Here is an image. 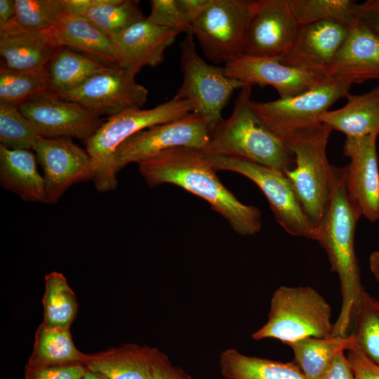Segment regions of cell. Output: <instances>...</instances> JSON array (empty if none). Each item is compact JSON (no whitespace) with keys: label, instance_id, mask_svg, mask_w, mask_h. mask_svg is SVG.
<instances>
[{"label":"cell","instance_id":"1","mask_svg":"<svg viewBox=\"0 0 379 379\" xmlns=\"http://www.w3.org/2000/svg\"><path fill=\"white\" fill-rule=\"evenodd\" d=\"M150 187L173 184L201 197L242 236L258 234L262 227L258 208L241 202L220 182L204 150L175 147L138 164Z\"/></svg>","mask_w":379,"mask_h":379},{"label":"cell","instance_id":"2","mask_svg":"<svg viewBox=\"0 0 379 379\" xmlns=\"http://www.w3.org/2000/svg\"><path fill=\"white\" fill-rule=\"evenodd\" d=\"M347 168L334 166V181L328 206L317 227V242L327 253L331 271L339 278L341 308L333 335L345 336L353 324L364 289L354 250V235L361 215L345 187Z\"/></svg>","mask_w":379,"mask_h":379},{"label":"cell","instance_id":"3","mask_svg":"<svg viewBox=\"0 0 379 379\" xmlns=\"http://www.w3.org/2000/svg\"><path fill=\"white\" fill-rule=\"evenodd\" d=\"M252 87L240 89L233 111L212 130L206 152L239 157L283 173L294 168L286 143L259 121L251 107Z\"/></svg>","mask_w":379,"mask_h":379},{"label":"cell","instance_id":"4","mask_svg":"<svg viewBox=\"0 0 379 379\" xmlns=\"http://www.w3.org/2000/svg\"><path fill=\"white\" fill-rule=\"evenodd\" d=\"M332 131L321 122L284 140L295 157L294 168L284 173L303 211L317 228L326 213L333 186L334 166L326 154Z\"/></svg>","mask_w":379,"mask_h":379},{"label":"cell","instance_id":"5","mask_svg":"<svg viewBox=\"0 0 379 379\" xmlns=\"http://www.w3.org/2000/svg\"><path fill=\"white\" fill-rule=\"evenodd\" d=\"M192 111L188 101L173 97L151 109L135 108L109 117L84 142L94 168L93 181L97 190L107 192L117 188L114 155L123 142L142 130L178 119Z\"/></svg>","mask_w":379,"mask_h":379},{"label":"cell","instance_id":"6","mask_svg":"<svg viewBox=\"0 0 379 379\" xmlns=\"http://www.w3.org/2000/svg\"><path fill=\"white\" fill-rule=\"evenodd\" d=\"M333 328L331 307L317 291L308 286H281L272 296L267 322L251 338L288 345L306 338L331 337Z\"/></svg>","mask_w":379,"mask_h":379},{"label":"cell","instance_id":"7","mask_svg":"<svg viewBox=\"0 0 379 379\" xmlns=\"http://www.w3.org/2000/svg\"><path fill=\"white\" fill-rule=\"evenodd\" d=\"M182 83L174 97L188 101L192 112L202 117L211 130L223 119L222 112L242 82L227 76L224 68L207 63L198 54L193 34L180 44Z\"/></svg>","mask_w":379,"mask_h":379},{"label":"cell","instance_id":"8","mask_svg":"<svg viewBox=\"0 0 379 379\" xmlns=\"http://www.w3.org/2000/svg\"><path fill=\"white\" fill-rule=\"evenodd\" d=\"M206 152L213 168L244 175L265 196L277 222L290 235L318 240V230L303 211L284 173L246 159Z\"/></svg>","mask_w":379,"mask_h":379},{"label":"cell","instance_id":"9","mask_svg":"<svg viewBox=\"0 0 379 379\" xmlns=\"http://www.w3.org/2000/svg\"><path fill=\"white\" fill-rule=\"evenodd\" d=\"M350 82L330 77L325 82L294 96L268 102H251L259 121L272 133L284 140L299 131L315 126L335 102L350 94Z\"/></svg>","mask_w":379,"mask_h":379},{"label":"cell","instance_id":"10","mask_svg":"<svg viewBox=\"0 0 379 379\" xmlns=\"http://www.w3.org/2000/svg\"><path fill=\"white\" fill-rule=\"evenodd\" d=\"M252 1L213 0L193 22L194 37L214 64L225 65L244 54Z\"/></svg>","mask_w":379,"mask_h":379},{"label":"cell","instance_id":"11","mask_svg":"<svg viewBox=\"0 0 379 379\" xmlns=\"http://www.w3.org/2000/svg\"><path fill=\"white\" fill-rule=\"evenodd\" d=\"M211 128L199 115L191 112L178 119L142 130L123 142L114 155L117 173L131 163L140 164L175 147L206 151Z\"/></svg>","mask_w":379,"mask_h":379},{"label":"cell","instance_id":"12","mask_svg":"<svg viewBox=\"0 0 379 379\" xmlns=\"http://www.w3.org/2000/svg\"><path fill=\"white\" fill-rule=\"evenodd\" d=\"M22 115L46 138H77L88 141L102 124L100 116L51 90L18 105Z\"/></svg>","mask_w":379,"mask_h":379},{"label":"cell","instance_id":"13","mask_svg":"<svg viewBox=\"0 0 379 379\" xmlns=\"http://www.w3.org/2000/svg\"><path fill=\"white\" fill-rule=\"evenodd\" d=\"M135 77L119 66H109L60 96L100 117H111L126 110L141 108L146 102L148 91L135 81Z\"/></svg>","mask_w":379,"mask_h":379},{"label":"cell","instance_id":"14","mask_svg":"<svg viewBox=\"0 0 379 379\" xmlns=\"http://www.w3.org/2000/svg\"><path fill=\"white\" fill-rule=\"evenodd\" d=\"M32 150L44 171L48 204L57 203L72 185L93 180L94 168L89 154L72 138L40 136Z\"/></svg>","mask_w":379,"mask_h":379},{"label":"cell","instance_id":"15","mask_svg":"<svg viewBox=\"0 0 379 379\" xmlns=\"http://www.w3.org/2000/svg\"><path fill=\"white\" fill-rule=\"evenodd\" d=\"M298 27L288 0L253 1L244 54L280 59L291 47Z\"/></svg>","mask_w":379,"mask_h":379},{"label":"cell","instance_id":"16","mask_svg":"<svg viewBox=\"0 0 379 379\" xmlns=\"http://www.w3.org/2000/svg\"><path fill=\"white\" fill-rule=\"evenodd\" d=\"M378 134L346 137L343 154L347 195L361 216L374 222L379 220V167L376 142Z\"/></svg>","mask_w":379,"mask_h":379},{"label":"cell","instance_id":"17","mask_svg":"<svg viewBox=\"0 0 379 379\" xmlns=\"http://www.w3.org/2000/svg\"><path fill=\"white\" fill-rule=\"evenodd\" d=\"M223 68L227 76L245 86L273 87L281 98L303 93L330 78L289 67L278 58L245 54L227 62Z\"/></svg>","mask_w":379,"mask_h":379},{"label":"cell","instance_id":"18","mask_svg":"<svg viewBox=\"0 0 379 379\" xmlns=\"http://www.w3.org/2000/svg\"><path fill=\"white\" fill-rule=\"evenodd\" d=\"M349 23L328 20L299 26L291 47L280 62L302 71L328 77L327 70L348 36Z\"/></svg>","mask_w":379,"mask_h":379},{"label":"cell","instance_id":"19","mask_svg":"<svg viewBox=\"0 0 379 379\" xmlns=\"http://www.w3.org/2000/svg\"><path fill=\"white\" fill-rule=\"evenodd\" d=\"M180 32L160 27L147 18L110 38L117 65L136 75L146 66L156 67L164 60V53Z\"/></svg>","mask_w":379,"mask_h":379},{"label":"cell","instance_id":"20","mask_svg":"<svg viewBox=\"0 0 379 379\" xmlns=\"http://www.w3.org/2000/svg\"><path fill=\"white\" fill-rule=\"evenodd\" d=\"M326 74L352 84L379 79V38L352 19L348 36Z\"/></svg>","mask_w":379,"mask_h":379},{"label":"cell","instance_id":"21","mask_svg":"<svg viewBox=\"0 0 379 379\" xmlns=\"http://www.w3.org/2000/svg\"><path fill=\"white\" fill-rule=\"evenodd\" d=\"M57 48L49 36L21 26L15 18L0 27L1 65L10 69H46Z\"/></svg>","mask_w":379,"mask_h":379},{"label":"cell","instance_id":"22","mask_svg":"<svg viewBox=\"0 0 379 379\" xmlns=\"http://www.w3.org/2000/svg\"><path fill=\"white\" fill-rule=\"evenodd\" d=\"M36 161L29 149H11L0 145V184L24 201L48 204Z\"/></svg>","mask_w":379,"mask_h":379},{"label":"cell","instance_id":"23","mask_svg":"<svg viewBox=\"0 0 379 379\" xmlns=\"http://www.w3.org/2000/svg\"><path fill=\"white\" fill-rule=\"evenodd\" d=\"M51 39L56 47L77 49L104 64L117 66L110 38L84 17L64 13Z\"/></svg>","mask_w":379,"mask_h":379},{"label":"cell","instance_id":"24","mask_svg":"<svg viewBox=\"0 0 379 379\" xmlns=\"http://www.w3.org/2000/svg\"><path fill=\"white\" fill-rule=\"evenodd\" d=\"M346 104L321 115L320 122L346 137L379 135V86L361 95L349 94Z\"/></svg>","mask_w":379,"mask_h":379},{"label":"cell","instance_id":"25","mask_svg":"<svg viewBox=\"0 0 379 379\" xmlns=\"http://www.w3.org/2000/svg\"><path fill=\"white\" fill-rule=\"evenodd\" d=\"M152 347L124 344L91 354L88 369L108 379H149Z\"/></svg>","mask_w":379,"mask_h":379},{"label":"cell","instance_id":"26","mask_svg":"<svg viewBox=\"0 0 379 379\" xmlns=\"http://www.w3.org/2000/svg\"><path fill=\"white\" fill-rule=\"evenodd\" d=\"M91 354L74 345L70 328H53L41 322L37 327L32 352L26 365L32 367L86 365Z\"/></svg>","mask_w":379,"mask_h":379},{"label":"cell","instance_id":"27","mask_svg":"<svg viewBox=\"0 0 379 379\" xmlns=\"http://www.w3.org/2000/svg\"><path fill=\"white\" fill-rule=\"evenodd\" d=\"M224 379H308L294 362H281L244 354L234 348L220 356Z\"/></svg>","mask_w":379,"mask_h":379},{"label":"cell","instance_id":"28","mask_svg":"<svg viewBox=\"0 0 379 379\" xmlns=\"http://www.w3.org/2000/svg\"><path fill=\"white\" fill-rule=\"evenodd\" d=\"M108 67L86 54L67 47H58L47 66L51 90L64 95Z\"/></svg>","mask_w":379,"mask_h":379},{"label":"cell","instance_id":"29","mask_svg":"<svg viewBox=\"0 0 379 379\" xmlns=\"http://www.w3.org/2000/svg\"><path fill=\"white\" fill-rule=\"evenodd\" d=\"M287 345L293 352V361L308 379H322L333 359L355 346L356 340L351 333L345 336L306 338Z\"/></svg>","mask_w":379,"mask_h":379},{"label":"cell","instance_id":"30","mask_svg":"<svg viewBox=\"0 0 379 379\" xmlns=\"http://www.w3.org/2000/svg\"><path fill=\"white\" fill-rule=\"evenodd\" d=\"M44 280L42 322L53 328H70L78 312L75 293L60 272H51Z\"/></svg>","mask_w":379,"mask_h":379},{"label":"cell","instance_id":"31","mask_svg":"<svg viewBox=\"0 0 379 379\" xmlns=\"http://www.w3.org/2000/svg\"><path fill=\"white\" fill-rule=\"evenodd\" d=\"M82 17L109 38L146 18L134 0H96Z\"/></svg>","mask_w":379,"mask_h":379},{"label":"cell","instance_id":"32","mask_svg":"<svg viewBox=\"0 0 379 379\" xmlns=\"http://www.w3.org/2000/svg\"><path fill=\"white\" fill-rule=\"evenodd\" d=\"M51 90L47 69L16 71L4 65L0 69V103L18 105L27 99Z\"/></svg>","mask_w":379,"mask_h":379},{"label":"cell","instance_id":"33","mask_svg":"<svg viewBox=\"0 0 379 379\" xmlns=\"http://www.w3.org/2000/svg\"><path fill=\"white\" fill-rule=\"evenodd\" d=\"M357 346L379 365V300L364 290L362 292L353 321Z\"/></svg>","mask_w":379,"mask_h":379},{"label":"cell","instance_id":"34","mask_svg":"<svg viewBox=\"0 0 379 379\" xmlns=\"http://www.w3.org/2000/svg\"><path fill=\"white\" fill-rule=\"evenodd\" d=\"M299 26L328 20L349 23L353 19L356 4L352 0H288Z\"/></svg>","mask_w":379,"mask_h":379},{"label":"cell","instance_id":"35","mask_svg":"<svg viewBox=\"0 0 379 379\" xmlns=\"http://www.w3.org/2000/svg\"><path fill=\"white\" fill-rule=\"evenodd\" d=\"M14 4L15 19L19 25L50 39L64 13L59 0H14Z\"/></svg>","mask_w":379,"mask_h":379},{"label":"cell","instance_id":"36","mask_svg":"<svg viewBox=\"0 0 379 379\" xmlns=\"http://www.w3.org/2000/svg\"><path fill=\"white\" fill-rule=\"evenodd\" d=\"M40 136L17 105L0 103V145L11 149H32Z\"/></svg>","mask_w":379,"mask_h":379},{"label":"cell","instance_id":"37","mask_svg":"<svg viewBox=\"0 0 379 379\" xmlns=\"http://www.w3.org/2000/svg\"><path fill=\"white\" fill-rule=\"evenodd\" d=\"M147 19L152 23L186 35L192 34V25L180 8L178 0H152Z\"/></svg>","mask_w":379,"mask_h":379},{"label":"cell","instance_id":"38","mask_svg":"<svg viewBox=\"0 0 379 379\" xmlns=\"http://www.w3.org/2000/svg\"><path fill=\"white\" fill-rule=\"evenodd\" d=\"M88 368L84 364L32 367L25 365V379H81Z\"/></svg>","mask_w":379,"mask_h":379},{"label":"cell","instance_id":"39","mask_svg":"<svg viewBox=\"0 0 379 379\" xmlns=\"http://www.w3.org/2000/svg\"><path fill=\"white\" fill-rule=\"evenodd\" d=\"M149 379H194L182 368L174 366L168 356L152 347Z\"/></svg>","mask_w":379,"mask_h":379},{"label":"cell","instance_id":"40","mask_svg":"<svg viewBox=\"0 0 379 379\" xmlns=\"http://www.w3.org/2000/svg\"><path fill=\"white\" fill-rule=\"evenodd\" d=\"M354 379H379V365L357 346L345 352Z\"/></svg>","mask_w":379,"mask_h":379},{"label":"cell","instance_id":"41","mask_svg":"<svg viewBox=\"0 0 379 379\" xmlns=\"http://www.w3.org/2000/svg\"><path fill=\"white\" fill-rule=\"evenodd\" d=\"M353 19L361 22L379 38V0H367L356 3Z\"/></svg>","mask_w":379,"mask_h":379},{"label":"cell","instance_id":"42","mask_svg":"<svg viewBox=\"0 0 379 379\" xmlns=\"http://www.w3.org/2000/svg\"><path fill=\"white\" fill-rule=\"evenodd\" d=\"M322 379H354L345 352L339 353L333 359Z\"/></svg>","mask_w":379,"mask_h":379},{"label":"cell","instance_id":"43","mask_svg":"<svg viewBox=\"0 0 379 379\" xmlns=\"http://www.w3.org/2000/svg\"><path fill=\"white\" fill-rule=\"evenodd\" d=\"M213 0H178V4L192 24L204 13Z\"/></svg>","mask_w":379,"mask_h":379},{"label":"cell","instance_id":"44","mask_svg":"<svg viewBox=\"0 0 379 379\" xmlns=\"http://www.w3.org/2000/svg\"><path fill=\"white\" fill-rule=\"evenodd\" d=\"M15 18V4L13 0H0V27Z\"/></svg>","mask_w":379,"mask_h":379},{"label":"cell","instance_id":"45","mask_svg":"<svg viewBox=\"0 0 379 379\" xmlns=\"http://www.w3.org/2000/svg\"><path fill=\"white\" fill-rule=\"evenodd\" d=\"M369 267L375 279L379 281V251H374L370 255Z\"/></svg>","mask_w":379,"mask_h":379},{"label":"cell","instance_id":"46","mask_svg":"<svg viewBox=\"0 0 379 379\" xmlns=\"http://www.w3.org/2000/svg\"><path fill=\"white\" fill-rule=\"evenodd\" d=\"M81 379H108V378L98 372L88 369L86 373L83 375V377Z\"/></svg>","mask_w":379,"mask_h":379}]
</instances>
